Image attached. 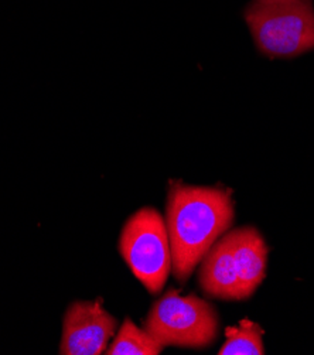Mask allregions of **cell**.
Returning a JSON list of instances; mask_svg holds the SVG:
<instances>
[{
  "label": "cell",
  "mask_w": 314,
  "mask_h": 355,
  "mask_svg": "<svg viewBox=\"0 0 314 355\" xmlns=\"http://www.w3.org/2000/svg\"><path fill=\"white\" fill-rule=\"evenodd\" d=\"M234 216L228 190L171 183L164 221L174 277L186 282L191 276L209 248L229 231Z\"/></svg>",
  "instance_id": "1"
},
{
  "label": "cell",
  "mask_w": 314,
  "mask_h": 355,
  "mask_svg": "<svg viewBox=\"0 0 314 355\" xmlns=\"http://www.w3.org/2000/svg\"><path fill=\"white\" fill-rule=\"evenodd\" d=\"M245 19L261 53L293 58L314 50L311 0H254Z\"/></svg>",
  "instance_id": "2"
},
{
  "label": "cell",
  "mask_w": 314,
  "mask_h": 355,
  "mask_svg": "<svg viewBox=\"0 0 314 355\" xmlns=\"http://www.w3.org/2000/svg\"><path fill=\"white\" fill-rule=\"evenodd\" d=\"M143 326L163 347L201 349L216 343L220 318L214 306L197 295L170 289L153 303Z\"/></svg>",
  "instance_id": "3"
},
{
  "label": "cell",
  "mask_w": 314,
  "mask_h": 355,
  "mask_svg": "<svg viewBox=\"0 0 314 355\" xmlns=\"http://www.w3.org/2000/svg\"><path fill=\"white\" fill-rule=\"evenodd\" d=\"M119 252L150 295L163 291L173 258L166 221L157 209L143 207L130 216L119 236Z\"/></svg>",
  "instance_id": "4"
},
{
  "label": "cell",
  "mask_w": 314,
  "mask_h": 355,
  "mask_svg": "<svg viewBox=\"0 0 314 355\" xmlns=\"http://www.w3.org/2000/svg\"><path fill=\"white\" fill-rule=\"evenodd\" d=\"M118 327L116 318L102 306V300H80L69 304L62 320L61 355H99Z\"/></svg>",
  "instance_id": "5"
},
{
  "label": "cell",
  "mask_w": 314,
  "mask_h": 355,
  "mask_svg": "<svg viewBox=\"0 0 314 355\" xmlns=\"http://www.w3.org/2000/svg\"><path fill=\"white\" fill-rule=\"evenodd\" d=\"M200 263L198 285L207 296L221 300H245L227 234L209 248Z\"/></svg>",
  "instance_id": "6"
},
{
  "label": "cell",
  "mask_w": 314,
  "mask_h": 355,
  "mask_svg": "<svg viewBox=\"0 0 314 355\" xmlns=\"http://www.w3.org/2000/svg\"><path fill=\"white\" fill-rule=\"evenodd\" d=\"M232 257L245 299L259 288L266 275L268 246L263 236L254 227L235 228L227 232Z\"/></svg>",
  "instance_id": "7"
},
{
  "label": "cell",
  "mask_w": 314,
  "mask_h": 355,
  "mask_svg": "<svg viewBox=\"0 0 314 355\" xmlns=\"http://www.w3.org/2000/svg\"><path fill=\"white\" fill-rule=\"evenodd\" d=\"M163 345L145 329H139L130 318L121 326L118 336L107 348L108 355H159Z\"/></svg>",
  "instance_id": "8"
},
{
  "label": "cell",
  "mask_w": 314,
  "mask_h": 355,
  "mask_svg": "<svg viewBox=\"0 0 314 355\" xmlns=\"http://www.w3.org/2000/svg\"><path fill=\"white\" fill-rule=\"evenodd\" d=\"M227 340L220 348V355H263V330L250 318H243L238 326L228 327Z\"/></svg>",
  "instance_id": "9"
}]
</instances>
